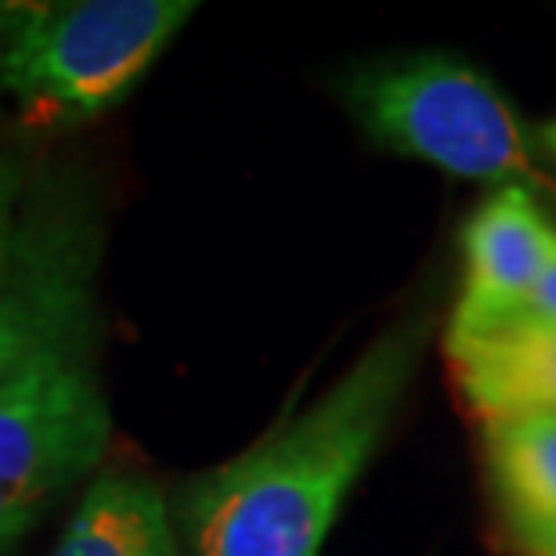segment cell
Wrapping results in <instances>:
<instances>
[{"label": "cell", "mask_w": 556, "mask_h": 556, "mask_svg": "<svg viewBox=\"0 0 556 556\" xmlns=\"http://www.w3.org/2000/svg\"><path fill=\"white\" fill-rule=\"evenodd\" d=\"M427 326L380 332L348 372L177 498L185 556H318L419 369Z\"/></svg>", "instance_id": "1"}, {"label": "cell", "mask_w": 556, "mask_h": 556, "mask_svg": "<svg viewBox=\"0 0 556 556\" xmlns=\"http://www.w3.org/2000/svg\"><path fill=\"white\" fill-rule=\"evenodd\" d=\"M105 203L80 163L0 138V383L33 358L98 340Z\"/></svg>", "instance_id": "2"}, {"label": "cell", "mask_w": 556, "mask_h": 556, "mask_svg": "<svg viewBox=\"0 0 556 556\" xmlns=\"http://www.w3.org/2000/svg\"><path fill=\"white\" fill-rule=\"evenodd\" d=\"M188 0L0 4V91L33 127H76L130 94L192 18Z\"/></svg>", "instance_id": "3"}, {"label": "cell", "mask_w": 556, "mask_h": 556, "mask_svg": "<svg viewBox=\"0 0 556 556\" xmlns=\"http://www.w3.org/2000/svg\"><path fill=\"white\" fill-rule=\"evenodd\" d=\"M343 102L365 135L394 155L503 188L542 181L503 91L466 62L413 54L369 65L348 80Z\"/></svg>", "instance_id": "4"}, {"label": "cell", "mask_w": 556, "mask_h": 556, "mask_svg": "<svg viewBox=\"0 0 556 556\" xmlns=\"http://www.w3.org/2000/svg\"><path fill=\"white\" fill-rule=\"evenodd\" d=\"M109 441L113 408L94 340L40 354L0 383V553L105 459Z\"/></svg>", "instance_id": "5"}, {"label": "cell", "mask_w": 556, "mask_h": 556, "mask_svg": "<svg viewBox=\"0 0 556 556\" xmlns=\"http://www.w3.org/2000/svg\"><path fill=\"white\" fill-rule=\"evenodd\" d=\"M466 275L448 343L484 337L525 311L556 247V225L528 188H498L466 225Z\"/></svg>", "instance_id": "6"}, {"label": "cell", "mask_w": 556, "mask_h": 556, "mask_svg": "<svg viewBox=\"0 0 556 556\" xmlns=\"http://www.w3.org/2000/svg\"><path fill=\"white\" fill-rule=\"evenodd\" d=\"M452 376L473 413L556 416V326L514 318L484 337L448 343Z\"/></svg>", "instance_id": "7"}, {"label": "cell", "mask_w": 556, "mask_h": 556, "mask_svg": "<svg viewBox=\"0 0 556 556\" xmlns=\"http://www.w3.org/2000/svg\"><path fill=\"white\" fill-rule=\"evenodd\" d=\"M51 556H185L170 503L144 473L109 470L87 488Z\"/></svg>", "instance_id": "8"}, {"label": "cell", "mask_w": 556, "mask_h": 556, "mask_svg": "<svg viewBox=\"0 0 556 556\" xmlns=\"http://www.w3.org/2000/svg\"><path fill=\"white\" fill-rule=\"evenodd\" d=\"M488 463L517 535L556 531V416L492 419Z\"/></svg>", "instance_id": "9"}, {"label": "cell", "mask_w": 556, "mask_h": 556, "mask_svg": "<svg viewBox=\"0 0 556 556\" xmlns=\"http://www.w3.org/2000/svg\"><path fill=\"white\" fill-rule=\"evenodd\" d=\"M517 318H531V321H549V326H556V247L549 253L546 268H542L535 289H531L528 304L525 311H520Z\"/></svg>", "instance_id": "10"}, {"label": "cell", "mask_w": 556, "mask_h": 556, "mask_svg": "<svg viewBox=\"0 0 556 556\" xmlns=\"http://www.w3.org/2000/svg\"><path fill=\"white\" fill-rule=\"evenodd\" d=\"M525 556H556V531H528V535H517Z\"/></svg>", "instance_id": "11"}, {"label": "cell", "mask_w": 556, "mask_h": 556, "mask_svg": "<svg viewBox=\"0 0 556 556\" xmlns=\"http://www.w3.org/2000/svg\"><path fill=\"white\" fill-rule=\"evenodd\" d=\"M539 141H542V149H546V152L553 155V163H556V119H549V124L542 127Z\"/></svg>", "instance_id": "12"}]
</instances>
